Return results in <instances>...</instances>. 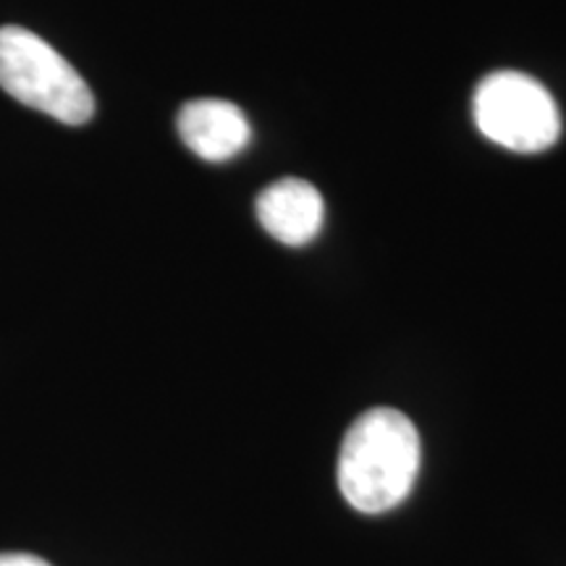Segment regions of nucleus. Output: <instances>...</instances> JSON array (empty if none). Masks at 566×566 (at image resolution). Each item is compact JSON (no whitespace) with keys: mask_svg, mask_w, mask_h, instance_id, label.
I'll return each instance as SVG.
<instances>
[{"mask_svg":"<svg viewBox=\"0 0 566 566\" xmlns=\"http://www.w3.org/2000/svg\"><path fill=\"white\" fill-rule=\"evenodd\" d=\"M475 124L485 139L512 153H543L562 134V116L551 92L520 71H495L475 90Z\"/></svg>","mask_w":566,"mask_h":566,"instance_id":"nucleus-3","label":"nucleus"},{"mask_svg":"<svg viewBox=\"0 0 566 566\" xmlns=\"http://www.w3.org/2000/svg\"><path fill=\"white\" fill-rule=\"evenodd\" d=\"M0 566H51L32 554H0Z\"/></svg>","mask_w":566,"mask_h":566,"instance_id":"nucleus-6","label":"nucleus"},{"mask_svg":"<svg viewBox=\"0 0 566 566\" xmlns=\"http://www.w3.org/2000/svg\"><path fill=\"white\" fill-rule=\"evenodd\" d=\"M420 454V433L405 412L370 409L346 430L338 454V488L357 512L384 514L412 491Z\"/></svg>","mask_w":566,"mask_h":566,"instance_id":"nucleus-1","label":"nucleus"},{"mask_svg":"<svg viewBox=\"0 0 566 566\" xmlns=\"http://www.w3.org/2000/svg\"><path fill=\"white\" fill-rule=\"evenodd\" d=\"M176 126H179L184 145L210 163L231 160L252 139V126L244 111L218 97H202V101L184 105Z\"/></svg>","mask_w":566,"mask_h":566,"instance_id":"nucleus-5","label":"nucleus"},{"mask_svg":"<svg viewBox=\"0 0 566 566\" xmlns=\"http://www.w3.org/2000/svg\"><path fill=\"white\" fill-rule=\"evenodd\" d=\"M258 221L271 233L275 242L286 247L310 244L323 229L325 202L310 181L304 179H279L260 192Z\"/></svg>","mask_w":566,"mask_h":566,"instance_id":"nucleus-4","label":"nucleus"},{"mask_svg":"<svg viewBox=\"0 0 566 566\" xmlns=\"http://www.w3.org/2000/svg\"><path fill=\"white\" fill-rule=\"evenodd\" d=\"M0 87L61 124L82 126L95 116V97L80 71L21 27H0Z\"/></svg>","mask_w":566,"mask_h":566,"instance_id":"nucleus-2","label":"nucleus"}]
</instances>
